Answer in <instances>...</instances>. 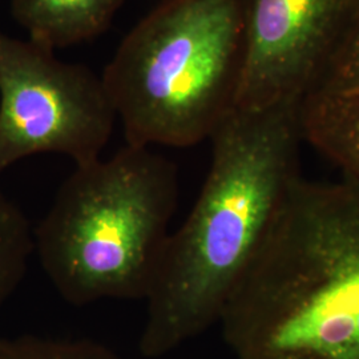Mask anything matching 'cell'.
I'll list each match as a JSON object with an SVG mask.
<instances>
[{
	"mask_svg": "<svg viewBox=\"0 0 359 359\" xmlns=\"http://www.w3.org/2000/svg\"><path fill=\"white\" fill-rule=\"evenodd\" d=\"M357 0H241L244 59L234 108L301 104Z\"/></svg>",
	"mask_w": 359,
	"mask_h": 359,
	"instance_id": "cell-6",
	"label": "cell"
},
{
	"mask_svg": "<svg viewBox=\"0 0 359 359\" xmlns=\"http://www.w3.org/2000/svg\"><path fill=\"white\" fill-rule=\"evenodd\" d=\"M209 140L205 182L170 233L147 298L145 358L164 357L219 321L301 177V104L234 108Z\"/></svg>",
	"mask_w": 359,
	"mask_h": 359,
	"instance_id": "cell-1",
	"label": "cell"
},
{
	"mask_svg": "<svg viewBox=\"0 0 359 359\" xmlns=\"http://www.w3.org/2000/svg\"><path fill=\"white\" fill-rule=\"evenodd\" d=\"M124 0H11L15 20L28 40L55 51L96 38Z\"/></svg>",
	"mask_w": 359,
	"mask_h": 359,
	"instance_id": "cell-7",
	"label": "cell"
},
{
	"mask_svg": "<svg viewBox=\"0 0 359 359\" xmlns=\"http://www.w3.org/2000/svg\"><path fill=\"white\" fill-rule=\"evenodd\" d=\"M351 92H359V0L355 1V6L347 19L346 26L338 39L316 87L309 95Z\"/></svg>",
	"mask_w": 359,
	"mask_h": 359,
	"instance_id": "cell-11",
	"label": "cell"
},
{
	"mask_svg": "<svg viewBox=\"0 0 359 359\" xmlns=\"http://www.w3.org/2000/svg\"><path fill=\"white\" fill-rule=\"evenodd\" d=\"M241 0H164L132 28L102 75L126 140L187 148L236 107Z\"/></svg>",
	"mask_w": 359,
	"mask_h": 359,
	"instance_id": "cell-4",
	"label": "cell"
},
{
	"mask_svg": "<svg viewBox=\"0 0 359 359\" xmlns=\"http://www.w3.org/2000/svg\"><path fill=\"white\" fill-rule=\"evenodd\" d=\"M304 140L359 188V92L311 93L301 104Z\"/></svg>",
	"mask_w": 359,
	"mask_h": 359,
	"instance_id": "cell-8",
	"label": "cell"
},
{
	"mask_svg": "<svg viewBox=\"0 0 359 359\" xmlns=\"http://www.w3.org/2000/svg\"><path fill=\"white\" fill-rule=\"evenodd\" d=\"M177 203L176 165L148 147L127 144L65 180L34 229V253L74 306L147 301Z\"/></svg>",
	"mask_w": 359,
	"mask_h": 359,
	"instance_id": "cell-3",
	"label": "cell"
},
{
	"mask_svg": "<svg viewBox=\"0 0 359 359\" xmlns=\"http://www.w3.org/2000/svg\"><path fill=\"white\" fill-rule=\"evenodd\" d=\"M218 323L234 359H359V188L297 180Z\"/></svg>",
	"mask_w": 359,
	"mask_h": 359,
	"instance_id": "cell-2",
	"label": "cell"
},
{
	"mask_svg": "<svg viewBox=\"0 0 359 359\" xmlns=\"http://www.w3.org/2000/svg\"><path fill=\"white\" fill-rule=\"evenodd\" d=\"M0 359H126L111 347L86 338L19 335L0 338Z\"/></svg>",
	"mask_w": 359,
	"mask_h": 359,
	"instance_id": "cell-10",
	"label": "cell"
},
{
	"mask_svg": "<svg viewBox=\"0 0 359 359\" xmlns=\"http://www.w3.org/2000/svg\"><path fill=\"white\" fill-rule=\"evenodd\" d=\"M34 255V228L22 209L0 192V309L23 281Z\"/></svg>",
	"mask_w": 359,
	"mask_h": 359,
	"instance_id": "cell-9",
	"label": "cell"
},
{
	"mask_svg": "<svg viewBox=\"0 0 359 359\" xmlns=\"http://www.w3.org/2000/svg\"><path fill=\"white\" fill-rule=\"evenodd\" d=\"M116 120L102 76L0 28V175L39 154L96 161Z\"/></svg>",
	"mask_w": 359,
	"mask_h": 359,
	"instance_id": "cell-5",
	"label": "cell"
}]
</instances>
